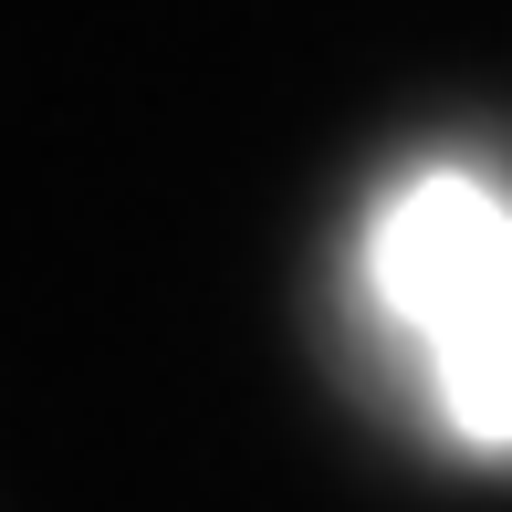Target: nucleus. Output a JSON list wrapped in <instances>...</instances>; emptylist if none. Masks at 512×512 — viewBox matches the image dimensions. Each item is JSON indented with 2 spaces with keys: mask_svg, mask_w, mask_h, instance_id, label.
<instances>
[{
  "mask_svg": "<svg viewBox=\"0 0 512 512\" xmlns=\"http://www.w3.org/2000/svg\"><path fill=\"white\" fill-rule=\"evenodd\" d=\"M366 272L429 356L439 418L481 450H512V199L460 168L408 178L377 209Z\"/></svg>",
  "mask_w": 512,
  "mask_h": 512,
  "instance_id": "1",
  "label": "nucleus"
}]
</instances>
